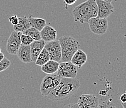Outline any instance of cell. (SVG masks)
<instances>
[{
  "mask_svg": "<svg viewBox=\"0 0 126 108\" xmlns=\"http://www.w3.org/2000/svg\"><path fill=\"white\" fill-rule=\"evenodd\" d=\"M80 86L79 79L61 78L58 84L47 96L53 101H63L76 93Z\"/></svg>",
  "mask_w": 126,
  "mask_h": 108,
  "instance_id": "1",
  "label": "cell"
},
{
  "mask_svg": "<svg viewBox=\"0 0 126 108\" xmlns=\"http://www.w3.org/2000/svg\"><path fill=\"white\" fill-rule=\"evenodd\" d=\"M97 12L98 8L95 0H87L74 8L72 15L75 21L85 23H88L90 18L97 17Z\"/></svg>",
  "mask_w": 126,
  "mask_h": 108,
  "instance_id": "2",
  "label": "cell"
},
{
  "mask_svg": "<svg viewBox=\"0 0 126 108\" xmlns=\"http://www.w3.org/2000/svg\"><path fill=\"white\" fill-rule=\"evenodd\" d=\"M61 47L60 62L70 61L74 53L80 48V44L77 39L70 36H64L58 39Z\"/></svg>",
  "mask_w": 126,
  "mask_h": 108,
  "instance_id": "3",
  "label": "cell"
},
{
  "mask_svg": "<svg viewBox=\"0 0 126 108\" xmlns=\"http://www.w3.org/2000/svg\"><path fill=\"white\" fill-rule=\"evenodd\" d=\"M61 77L57 72L45 76L40 85V92L43 96H47L58 84Z\"/></svg>",
  "mask_w": 126,
  "mask_h": 108,
  "instance_id": "4",
  "label": "cell"
},
{
  "mask_svg": "<svg viewBox=\"0 0 126 108\" xmlns=\"http://www.w3.org/2000/svg\"><path fill=\"white\" fill-rule=\"evenodd\" d=\"M90 30L93 33L98 35H103L106 33L108 28V21L107 18H92L89 20Z\"/></svg>",
  "mask_w": 126,
  "mask_h": 108,
  "instance_id": "5",
  "label": "cell"
},
{
  "mask_svg": "<svg viewBox=\"0 0 126 108\" xmlns=\"http://www.w3.org/2000/svg\"><path fill=\"white\" fill-rule=\"evenodd\" d=\"M78 68L71 61L61 62L59 63L58 70L56 72L61 78H75L77 74Z\"/></svg>",
  "mask_w": 126,
  "mask_h": 108,
  "instance_id": "6",
  "label": "cell"
},
{
  "mask_svg": "<svg viewBox=\"0 0 126 108\" xmlns=\"http://www.w3.org/2000/svg\"><path fill=\"white\" fill-rule=\"evenodd\" d=\"M21 33L14 31L10 35L7 43L6 45V49L8 53L11 55H16L18 50L21 45Z\"/></svg>",
  "mask_w": 126,
  "mask_h": 108,
  "instance_id": "7",
  "label": "cell"
},
{
  "mask_svg": "<svg viewBox=\"0 0 126 108\" xmlns=\"http://www.w3.org/2000/svg\"><path fill=\"white\" fill-rule=\"evenodd\" d=\"M44 48L48 53L50 60L60 62L62 56L61 47L58 40L55 39L51 41L46 42Z\"/></svg>",
  "mask_w": 126,
  "mask_h": 108,
  "instance_id": "8",
  "label": "cell"
},
{
  "mask_svg": "<svg viewBox=\"0 0 126 108\" xmlns=\"http://www.w3.org/2000/svg\"><path fill=\"white\" fill-rule=\"evenodd\" d=\"M77 104L80 108H96L99 103L98 97L93 94H82L79 96Z\"/></svg>",
  "mask_w": 126,
  "mask_h": 108,
  "instance_id": "9",
  "label": "cell"
},
{
  "mask_svg": "<svg viewBox=\"0 0 126 108\" xmlns=\"http://www.w3.org/2000/svg\"><path fill=\"white\" fill-rule=\"evenodd\" d=\"M98 8L97 18H107L114 12V7L111 3L103 0H95Z\"/></svg>",
  "mask_w": 126,
  "mask_h": 108,
  "instance_id": "10",
  "label": "cell"
},
{
  "mask_svg": "<svg viewBox=\"0 0 126 108\" xmlns=\"http://www.w3.org/2000/svg\"><path fill=\"white\" fill-rule=\"evenodd\" d=\"M18 58L25 64H28L32 62L31 56L30 45H23L21 44L17 52Z\"/></svg>",
  "mask_w": 126,
  "mask_h": 108,
  "instance_id": "11",
  "label": "cell"
},
{
  "mask_svg": "<svg viewBox=\"0 0 126 108\" xmlns=\"http://www.w3.org/2000/svg\"><path fill=\"white\" fill-rule=\"evenodd\" d=\"M45 42L43 39L34 40L33 43L30 44L31 56H32V62H35L36 61L38 56L40 53L42 49L44 48Z\"/></svg>",
  "mask_w": 126,
  "mask_h": 108,
  "instance_id": "12",
  "label": "cell"
},
{
  "mask_svg": "<svg viewBox=\"0 0 126 108\" xmlns=\"http://www.w3.org/2000/svg\"><path fill=\"white\" fill-rule=\"evenodd\" d=\"M41 39L45 42H49L55 40L57 38V31L53 27L45 25L43 29L40 31Z\"/></svg>",
  "mask_w": 126,
  "mask_h": 108,
  "instance_id": "13",
  "label": "cell"
},
{
  "mask_svg": "<svg viewBox=\"0 0 126 108\" xmlns=\"http://www.w3.org/2000/svg\"><path fill=\"white\" fill-rule=\"evenodd\" d=\"M87 61V56L82 49H79L74 54L70 61L78 68L83 66Z\"/></svg>",
  "mask_w": 126,
  "mask_h": 108,
  "instance_id": "14",
  "label": "cell"
},
{
  "mask_svg": "<svg viewBox=\"0 0 126 108\" xmlns=\"http://www.w3.org/2000/svg\"><path fill=\"white\" fill-rule=\"evenodd\" d=\"M59 62L53 60H49L45 64L41 66V70L47 74L55 73L59 66Z\"/></svg>",
  "mask_w": 126,
  "mask_h": 108,
  "instance_id": "15",
  "label": "cell"
},
{
  "mask_svg": "<svg viewBox=\"0 0 126 108\" xmlns=\"http://www.w3.org/2000/svg\"><path fill=\"white\" fill-rule=\"evenodd\" d=\"M28 18V21L31 27L36 28V29L40 31L43 27L46 25V20L40 18H35L33 16L30 15Z\"/></svg>",
  "mask_w": 126,
  "mask_h": 108,
  "instance_id": "16",
  "label": "cell"
},
{
  "mask_svg": "<svg viewBox=\"0 0 126 108\" xmlns=\"http://www.w3.org/2000/svg\"><path fill=\"white\" fill-rule=\"evenodd\" d=\"M18 19H19V21H18V23L15 25H13L14 31L23 33L24 31L31 27L27 17H18Z\"/></svg>",
  "mask_w": 126,
  "mask_h": 108,
  "instance_id": "17",
  "label": "cell"
},
{
  "mask_svg": "<svg viewBox=\"0 0 126 108\" xmlns=\"http://www.w3.org/2000/svg\"><path fill=\"white\" fill-rule=\"evenodd\" d=\"M49 60H50L48 53L45 49L43 48L42 51L40 52V53L39 54V55L38 56L36 61L35 62L36 65L41 66L45 64L46 62H47Z\"/></svg>",
  "mask_w": 126,
  "mask_h": 108,
  "instance_id": "18",
  "label": "cell"
},
{
  "mask_svg": "<svg viewBox=\"0 0 126 108\" xmlns=\"http://www.w3.org/2000/svg\"><path fill=\"white\" fill-rule=\"evenodd\" d=\"M21 33L31 36L34 40H39V39H41L40 31L38 30V29H36V28H33V27H30L29 28H28L27 29L24 31L23 32Z\"/></svg>",
  "mask_w": 126,
  "mask_h": 108,
  "instance_id": "19",
  "label": "cell"
},
{
  "mask_svg": "<svg viewBox=\"0 0 126 108\" xmlns=\"http://www.w3.org/2000/svg\"><path fill=\"white\" fill-rule=\"evenodd\" d=\"M33 41L34 39L31 36L21 33V43L22 44H23V45H30Z\"/></svg>",
  "mask_w": 126,
  "mask_h": 108,
  "instance_id": "20",
  "label": "cell"
},
{
  "mask_svg": "<svg viewBox=\"0 0 126 108\" xmlns=\"http://www.w3.org/2000/svg\"><path fill=\"white\" fill-rule=\"evenodd\" d=\"M11 64V62L8 59L4 57L2 61H0V72L4 71L6 69H7L8 67Z\"/></svg>",
  "mask_w": 126,
  "mask_h": 108,
  "instance_id": "21",
  "label": "cell"
},
{
  "mask_svg": "<svg viewBox=\"0 0 126 108\" xmlns=\"http://www.w3.org/2000/svg\"><path fill=\"white\" fill-rule=\"evenodd\" d=\"M9 21L11 23V24H13V26L16 24L18 23V21H19L18 16L17 15H13L12 16H10L9 18Z\"/></svg>",
  "mask_w": 126,
  "mask_h": 108,
  "instance_id": "22",
  "label": "cell"
},
{
  "mask_svg": "<svg viewBox=\"0 0 126 108\" xmlns=\"http://www.w3.org/2000/svg\"><path fill=\"white\" fill-rule=\"evenodd\" d=\"M120 100L121 101V102H122V105H123V107L124 108H126V106H125V104H126V92H125L124 93H123V94L121 95V96H120Z\"/></svg>",
  "mask_w": 126,
  "mask_h": 108,
  "instance_id": "23",
  "label": "cell"
},
{
  "mask_svg": "<svg viewBox=\"0 0 126 108\" xmlns=\"http://www.w3.org/2000/svg\"><path fill=\"white\" fill-rule=\"evenodd\" d=\"M76 1L77 0H64L65 4L67 6L73 5V4L76 3Z\"/></svg>",
  "mask_w": 126,
  "mask_h": 108,
  "instance_id": "24",
  "label": "cell"
},
{
  "mask_svg": "<svg viewBox=\"0 0 126 108\" xmlns=\"http://www.w3.org/2000/svg\"><path fill=\"white\" fill-rule=\"evenodd\" d=\"M4 57H5V56H4V54H3V53H1V51L0 52V61H2V60L4 59Z\"/></svg>",
  "mask_w": 126,
  "mask_h": 108,
  "instance_id": "25",
  "label": "cell"
},
{
  "mask_svg": "<svg viewBox=\"0 0 126 108\" xmlns=\"http://www.w3.org/2000/svg\"><path fill=\"white\" fill-rule=\"evenodd\" d=\"M103 1H107V2H109V3H111V2L113 1L114 0H103Z\"/></svg>",
  "mask_w": 126,
  "mask_h": 108,
  "instance_id": "26",
  "label": "cell"
},
{
  "mask_svg": "<svg viewBox=\"0 0 126 108\" xmlns=\"http://www.w3.org/2000/svg\"><path fill=\"white\" fill-rule=\"evenodd\" d=\"M0 52H1V48H0Z\"/></svg>",
  "mask_w": 126,
  "mask_h": 108,
  "instance_id": "27",
  "label": "cell"
}]
</instances>
